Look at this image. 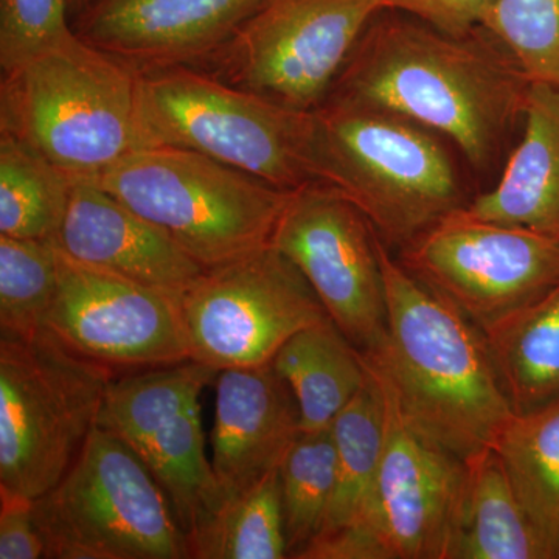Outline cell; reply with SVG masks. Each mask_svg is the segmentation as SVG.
Returning a JSON list of instances; mask_svg holds the SVG:
<instances>
[{
  "mask_svg": "<svg viewBox=\"0 0 559 559\" xmlns=\"http://www.w3.org/2000/svg\"><path fill=\"white\" fill-rule=\"evenodd\" d=\"M385 10L409 14L452 35L481 27L495 0H382Z\"/></svg>",
  "mask_w": 559,
  "mask_h": 559,
  "instance_id": "4dcf8cb0",
  "label": "cell"
},
{
  "mask_svg": "<svg viewBox=\"0 0 559 559\" xmlns=\"http://www.w3.org/2000/svg\"><path fill=\"white\" fill-rule=\"evenodd\" d=\"M272 366L296 396L301 432L330 429L367 381L362 353L330 318L294 334Z\"/></svg>",
  "mask_w": 559,
  "mask_h": 559,
  "instance_id": "44dd1931",
  "label": "cell"
},
{
  "mask_svg": "<svg viewBox=\"0 0 559 559\" xmlns=\"http://www.w3.org/2000/svg\"><path fill=\"white\" fill-rule=\"evenodd\" d=\"M57 252L58 289L46 329L62 344L108 367L153 369L191 359L180 294L140 285Z\"/></svg>",
  "mask_w": 559,
  "mask_h": 559,
  "instance_id": "5bb4252c",
  "label": "cell"
},
{
  "mask_svg": "<svg viewBox=\"0 0 559 559\" xmlns=\"http://www.w3.org/2000/svg\"><path fill=\"white\" fill-rule=\"evenodd\" d=\"M139 70L73 31L2 75L0 131L27 142L70 178H95L142 148Z\"/></svg>",
  "mask_w": 559,
  "mask_h": 559,
  "instance_id": "277c9868",
  "label": "cell"
},
{
  "mask_svg": "<svg viewBox=\"0 0 559 559\" xmlns=\"http://www.w3.org/2000/svg\"><path fill=\"white\" fill-rule=\"evenodd\" d=\"M205 270L270 245L293 191L175 146H143L92 178Z\"/></svg>",
  "mask_w": 559,
  "mask_h": 559,
  "instance_id": "52a82bcc",
  "label": "cell"
},
{
  "mask_svg": "<svg viewBox=\"0 0 559 559\" xmlns=\"http://www.w3.org/2000/svg\"><path fill=\"white\" fill-rule=\"evenodd\" d=\"M388 330L373 359L415 429L468 460L492 450L516 412L484 333L378 240Z\"/></svg>",
  "mask_w": 559,
  "mask_h": 559,
  "instance_id": "7a4b0ae2",
  "label": "cell"
},
{
  "mask_svg": "<svg viewBox=\"0 0 559 559\" xmlns=\"http://www.w3.org/2000/svg\"><path fill=\"white\" fill-rule=\"evenodd\" d=\"M87 3H90V0H75V7H76V10H79V13L81 10L84 9V7L87 5Z\"/></svg>",
  "mask_w": 559,
  "mask_h": 559,
  "instance_id": "d6a6232c",
  "label": "cell"
},
{
  "mask_svg": "<svg viewBox=\"0 0 559 559\" xmlns=\"http://www.w3.org/2000/svg\"><path fill=\"white\" fill-rule=\"evenodd\" d=\"M47 558H189L164 489L139 455L97 426L72 469L33 500Z\"/></svg>",
  "mask_w": 559,
  "mask_h": 559,
  "instance_id": "ba28073f",
  "label": "cell"
},
{
  "mask_svg": "<svg viewBox=\"0 0 559 559\" xmlns=\"http://www.w3.org/2000/svg\"><path fill=\"white\" fill-rule=\"evenodd\" d=\"M318 182L340 191L385 245L404 248L465 207L436 132L390 110L329 98L314 110Z\"/></svg>",
  "mask_w": 559,
  "mask_h": 559,
  "instance_id": "3957f363",
  "label": "cell"
},
{
  "mask_svg": "<svg viewBox=\"0 0 559 559\" xmlns=\"http://www.w3.org/2000/svg\"><path fill=\"white\" fill-rule=\"evenodd\" d=\"M382 0H264L209 62L213 75L289 109L329 100Z\"/></svg>",
  "mask_w": 559,
  "mask_h": 559,
  "instance_id": "9c48e42d",
  "label": "cell"
},
{
  "mask_svg": "<svg viewBox=\"0 0 559 559\" xmlns=\"http://www.w3.org/2000/svg\"><path fill=\"white\" fill-rule=\"evenodd\" d=\"M500 381L516 414L559 396V286L484 331Z\"/></svg>",
  "mask_w": 559,
  "mask_h": 559,
  "instance_id": "603a6c76",
  "label": "cell"
},
{
  "mask_svg": "<svg viewBox=\"0 0 559 559\" xmlns=\"http://www.w3.org/2000/svg\"><path fill=\"white\" fill-rule=\"evenodd\" d=\"M366 367V384L331 425L336 448V488L318 536L347 532L367 547L371 559H392L378 518L384 403L377 378L367 362Z\"/></svg>",
  "mask_w": 559,
  "mask_h": 559,
  "instance_id": "ffe728a7",
  "label": "cell"
},
{
  "mask_svg": "<svg viewBox=\"0 0 559 559\" xmlns=\"http://www.w3.org/2000/svg\"><path fill=\"white\" fill-rule=\"evenodd\" d=\"M73 179L27 142L0 131V235L53 241Z\"/></svg>",
  "mask_w": 559,
  "mask_h": 559,
  "instance_id": "d4e9b609",
  "label": "cell"
},
{
  "mask_svg": "<svg viewBox=\"0 0 559 559\" xmlns=\"http://www.w3.org/2000/svg\"><path fill=\"white\" fill-rule=\"evenodd\" d=\"M400 263L481 333L559 286V240L462 209L404 246Z\"/></svg>",
  "mask_w": 559,
  "mask_h": 559,
  "instance_id": "7c38bea8",
  "label": "cell"
},
{
  "mask_svg": "<svg viewBox=\"0 0 559 559\" xmlns=\"http://www.w3.org/2000/svg\"><path fill=\"white\" fill-rule=\"evenodd\" d=\"M110 367L43 329L0 333V492L36 500L72 469L98 426Z\"/></svg>",
  "mask_w": 559,
  "mask_h": 559,
  "instance_id": "8992f818",
  "label": "cell"
},
{
  "mask_svg": "<svg viewBox=\"0 0 559 559\" xmlns=\"http://www.w3.org/2000/svg\"><path fill=\"white\" fill-rule=\"evenodd\" d=\"M58 289V252L50 241L0 235V333L31 336L46 329Z\"/></svg>",
  "mask_w": 559,
  "mask_h": 559,
  "instance_id": "83f0119b",
  "label": "cell"
},
{
  "mask_svg": "<svg viewBox=\"0 0 559 559\" xmlns=\"http://www.w3.org/2000/svg\"><path fill=\"white\" fill-rule=\"evenodd\" d=\"M143 146H175L294 191L318 182L314 110L289 109L193 66L139 70Z\"/></svg>",
  "mask_w": 559,
  "mask_h": 559,
  "instance_id": "5b68a950",
  "label": "cell"
},
{
  "mask_svg": "<svg viewBox=\"0 0 559 559\" xmlns=\"http://www.w3.org/2000/svg\"><path fill=\"white\" fill-rule=\"evenodd\" d=\"M468 481L451 559H550L498 452L468 460Z\"/></svg>",
  "mask_w": 559,
  "mask_h": 559,
  "instance_id": "7402d4cb",
  "label": "cell"
},
{
  "mask_svg": "<svg viewBox=\"0 0 559 559\" xmlns=\"http://www.w3.org/2000/svg\"><path fill=\"white\" fill-rule=\"evenodd\" d=\"M189 558L283 559L289 557L278 469L224 500L187 536Z\"/></svg>",
  "mask_w": 559,
  "mask_h": 559,
  "instance_id": "484cf974",
  "label": "cell"
},
{
  "mask_svg": "<svg viewBox=\"0 0 559 559\" xmlns=\"http://www.w3.org/2000/svg\"><path fill=\"white\" fill-rule=\"evenodd\" d=\"M212 468L224 500L263 479L300 436L296 396L272 362L215 378Z\"/></svg>",
  "mask_w": 559,
  "mask_h": 559,
  "instance_id": "ac0fdd59",
  "label": "cell"
},
{
  "mask_svg": "<svg viewBox=\"0 0 559 559\" xmlns=\"http://www.w3.org/2000/svg\"><path fill=\"white\" fill-rule=\"evenodd\" d=\"M75 0H0L2 75L68 38L69 9Z\"/></svg>",
  "mask_w": 559,
  "mask_h": 559,
  "instance_id": "f546056e",
  "label": "cell"
},
{
  "mask_svg": "<svg viewBox=\"0 0 559 559\" xmlns=\"http://www.w3.org/2000/svg\"><path fill=\"white\" fill-rule=\"evenodd\" d=\"M179 305L191 359L218 371L270 364L294 334L330 318L308 280L271 242L205 270Z\"/></svg>",
  "mask_w": 559,
  "mask_h": 559,
  "instance_id": "30bf717a",
  "label": "cell"
},
{
  "mask_svg": "<svg viewBox=\"0 0 559 559\" xmlns=\"http://www.w3.org/2000/svg\"><path fill=\"white\" fill-rule=\"evenodd\" d=\"M289 557L297 558L322 532L336 488V448L331 428L301 432L278 466Z\"/></svg>",
  "mask_w": 559,
  "mask_h": 559,
  "instance_id": "4316f807",
  "label": "cell"
},
{
  "mask_svg": "<svg viewBox=\"0 0 559 559\" xmlns=\"http://www.w3.org/2000/svg\"><path fill=\"white\" fill-rule=\"evenodd\" d=\"M492 450L550 559H559V396L538 409L514 414Z\"/></svg>",
  "mask_w": 559,
  "mask_h": 559,
  "instance_id": "cb8c5ba5",
  "label": "cell"
},
{
  "mask_svg": "<svg viewBox=\"0 0 559 559\" xmlns=\"http://www.w3.org/2000/svg\"><path fill=\"white\" fill-rule=\"evenodd\" d=\"M382 13L364 32L329 98L406 117L451 140L476 170H487L522 117L532 81L481 27L452 35Z\"/></svg>",
  "mask_w": 559,
  "mask_h": 559,
  "instance_id": "6da1fadb",
  "label": "cell"
},
{
  "mask_svg": "<svg viewBox=\"0 0 559 559\" xmlns=\"http://www.w3.org/2000/svg\"><path fill=\"white\" fill-rule=\"evenodd\" d=\"M264 0H90L75 32L138 70L210 60Z\"/></svg>",
  "mask_w": 559,
  "mask_h": 559,
  "instance_id": "2e32d148",
  "label": "cell"
},
{
  "mask_svg": "<svg viewBox=\"0 0 559 559\" xmlns=\"http://www.w3.org/2000/svg\"><path fill=\"white\" fill-rule=\"evenodd\" d=\"M216 374L190 359L112 380L98 417L153 474L186 536L224 502L201 423V393Z\"/></svg>",
  "mask_w": 559,
  "mask_h": 559,
  "instance_id": "8fae6325",
  "label": "cell"
},
{
  "mask_svg": "<svg viewBox=\"0 0 559 559\" xmlns=\"http://www.w3.org/2000/svg\"><path fill=\"white\" fill-rule=\"evenodd\" d=\"M55 248L95 270L182 294L205 272L170 235L92 178H75Z\"/></svg>",
  "mask_w": 559,
  "mask_h": 559,
  "instance_id": "e0dca14e",
  "label": "cell"
},
{
  "mask_svg": "<svg viewBox=\"0 0 559 559\" xmlns=\"http://www.w3.org/2000/svg\"><path fill=\"white\" fill-rule=\"evenodd\" d=\"M0 559L47 558L36 524L33 500L0 492Z\"/></svg>",
  "mask_w": 559,
  "mask_h": 559,
  "instance_id": "1f68e13d",
  "label": "cell"
},
{
  "mask_svg": "<svg viewBox=\"0 0 559 559\" xmlns=\"http://www.w3.org/2000/svg\"><path fill=\"white\" fill-rule=\"evenodd\" d=\"M481 28L530 81L559 86V0H495Z\"/></svg>",
  "mask_w": 559,
  "mask_h": 559,
  "instance_id": "f1b7e54d",
  "label": "cell"
},
{
  "mask_svg": "<svg viewBox=\"0 0 559 559\" xmlns=\"http://www.w3.org/2000/svg\"><path fill=\"white\" fill-rule=\"evenodd\" d=\"M524 131L495 189L463 213L559 240V86L532 81Z\"/></svg>",
  "mask_w": 559,
  "mask_h": 559,
  "instance_id": "d6986e66",
  "label": "cell"
},
{
  "mask_svg": "<svg viewBox=\"0 0 559 559\" xmlns=\"http://www.w3.org/2000/svg\"><path fill=\"white\" fill-rule=\"evenodd\" d=\"M364 359L384 403L378 518L390 558L451 559L468 463L415 429L384 371L369 356Z\"/></svg>",
  "mask_w": 559,
  "mask_h": 559,
  "instance_id": "9a60e30c",
  "label": "cell"
},
{
  "mask_svg": "<svg viewBox=\"0 0 559 559\" xmlns=\"http://www.w3.org/2000/svg\"><path fill=\"white\" fill-rule=\"evenodd\" d=\"M378 240L360 210L323 182L290 193L271 237L360 353L380 347L388 330Z\"/></svg>",
  "mask_w": 559,
  "mask_h": 559,
  "instance_id": "4fadbf2b",
  "label": "cell"
}]
</instances>
